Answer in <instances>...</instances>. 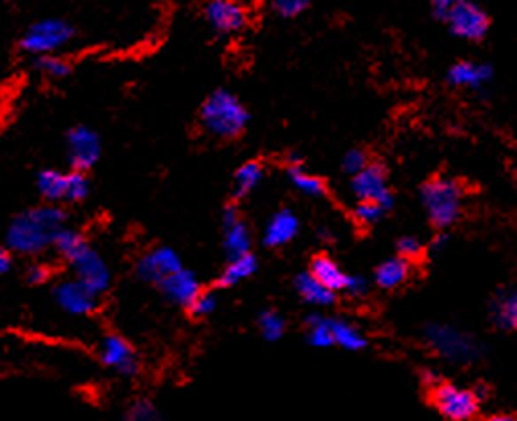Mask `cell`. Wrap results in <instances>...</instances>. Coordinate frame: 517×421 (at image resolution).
I'll return each mask as SVG.
<instances>
[{
    "label": "cell",
    "instance_id": "5b68a950",
    "mask_svg": "<svg viewBox=\"0 0 517 421\" xmlns=\"http://www.w3.org/2000/svg\"><path fill=\"white\" fill-rule=\"evenodd\" d=\"M73 25L62 21V19H42L25 31L21 45L25 51L34 56L54 54L56 50H60L62 45L73 40Z\"/></svg>",
    "mask_w": 517,
    "mask_h": 421
},
{
    "label": "cell",
    "instance_id": "8992f818",
    "mask_svg": "<svg viewBox=\"0 0 517 421\" xmlns=\"http://www.w3.org/2000/svg\"><path fill=\"white\" fill-rule=\"evenodd\" d=\"M451 34L460 40L481 42L489 34V15L473 0H458L444 19Z\"/></svg>",
    "mask_w": 517,
    "mask_h": 421
},
{
    "label": "cell",
    "instance_id": "ab89813d",
    "mask_svg": "<svg viewBox=\"0 0 517 421\" xmlns=\"http://www.w3.org/2000/svg\"><path fill=\"white\" fill-rule=\"evenodd\" d=\"M50 280V268L48 265H42V263H35L31 265L27 269V282L34 284V286H42Z\"/></svg>",
    "mask_w": 517,
    "mask_h": 421
},
{
    "label": "cell",
    "instance_id": "836d02e7",
    "mask_svg": "<svg viewBox=\"0 0 517 421\" xmlns=\"http://www.w3.org/2000/svg\"><path fill=\"white\" fill-rule=\"evenodd\" d=\"M313 0H271V6L277 15L282 17H296L310 6Z\"/></svg>",
    "mask_w": 517,
    "mask_h": 421
},
{
    "label": "cell",
    "instance_id": "1f68e13d",
    "mask_svg": "<svg viewBox=\"0 0 517 421\" xmlns=\"http://www.w3.org/2000/svg\"><path fill=\"white\" fill-rule=\"evenodd\" d=\"M89 179L85 171L68 173V187H66V202H82L89 196Z\"/></svg>",
    "mask_w": 517,
    "mask_h": 421
},
{
    "label": "cell",
    "instance_id": "e0dca14e",
    "mask_svg": "<svg viewBox=\"0 0 517 421\" xmlns=\"http://www.w3.org/2000/svg\"><path fill=\"white\" fill-rule=\"evenodd\" d=\"M448 81L450 84H454V87L481 90L493 81V66H490V64L478 62H458L450 68Z\"/></svg>",
    "mask_w": 517,
    "mask_h": 421
},
{
    "label": "cell",
    "instance_id": "83f0119b",
    "mask_svg": "<svg viewBox=\"0 0 517 421\" xmlns=\"http://www.w3.org/2000/svg\"><path fill=\"white\" fill-rule=\"evenodd\" d=\"M306 339L313 347L335 346L333 335H331V319H327V316H322V315H310Z\"/></svg>",
    "mask_w": 517,
    "mask_h": 421
},
{
    "label": "cell",
    "instance_id": "3957f363",
    "mask_svg": "<svg viewBox=\"0 0 517 421\" xmlns=\"http://www.w3.org/2000/svg\"><path fill=\"white\" fill-rule=\"evenodd\" d=\"M421 199L436 229H450L460 218L462 187L454 179L437 177L428 181L421 190Z\"/></svg>",
    "mask_w": 517,
    "mask_h": 421
},
{
    "label": "cell",
    "instance_id": "8d00e7d4",
    "mask_svg": "<svg viewBox=\"0 0 517 421\" xmlns=\"http://www.w3.org/2000/svg\"><path fill=\"white\" fill-rule=\"evenodd\" d=\"M397 249H398V255L406 259V261H413V259H419L423 255V245L415 237H403L397 243Z\"/></svg>",
    "mask_w": 517,
    "mask_h": 421
},
{
    "label": "cell",
    "instance_id": "7402d4cb",
    "mask_svg": "<svg viewBox=\"0 0 517 421\" xmlns=\"http://www.w3.org/2000/svg\"><path fill=\"white\" fill-rule=\"evenodd\" d=\"M411 274V263L403 257H392L386 259L384 263L378 265L376 269V284L384 290H394L400 284L406 282V277Z\"/></svg>",
    "mask_w": 517,
    "mask_h": 421
},
{
    "label": "cell",
    "instance_id": "bcb514c9",
    "mask_svg": "<svg viewBox=\"0 0 517 421\" xmlns=\"http://www.w3.org/2000/svg\"><path fill=\"white\" fill-rule=\"evenodd\" d=\"M0 3H6V0H0Z\"/></svg>",
    "mask_w": 517,
    "mask_h": 421
},
{
    "label": "cell",
    "instance_id": "ee69618b",
    "mask_svg": "<svg viewBox=\"0 0 517 421\" xmlns=\"http://www.w3.org/2000/svg\"><path fill=\"white\" fill-rule=\"evenodd\" d=\"M238 220V210L235 208V206H228V208L224 210V214H222V222H224V226H228V224H232V222H236Z\"/></svg>",
    "mask_w": 517,
    "mask_h": 421
},
{
    "label": "cell",
    "instance_id": "7c38bea8",
    "mask_svg": "<svg viewBox=\"0 0 517 421\" xmlns=\"http://www.w3.org/2000/svg\"><path fill=\"white\" fill-rule=\"evenodd\" d=\"M205 19L220 35L238 34L247 25V11L236 0H210L205 6Z\"/></svg>",
    "mask_w": 517,
    "mask_h": 421
},
{
    "label": "cell",
    "instance_id": "d4e9b609",
    "mask_svg": "<svg viewBox=\"0 0 517 421\" xmlns=\"http://www.w3.org/2000/svg\"><path fill=\"white\" fill-rule=\"evenodd\" d=\"M224 229H226L224 251H226V255H228V259H235L251 251V230L241 218H238L236 222L224 226Z\"/></svg>",
    "mask_w": 517,
    "mask_h": 421
},
{
    "label": "cell",
    "instance_id": "f1b7e54d",
    "mask_svg": "<svg viewBox=\"0 0 517 421\" xmlns=\"http://www.w3.org/2000/svg\"><path fill=\"white\" fill-rule=\"evenodd\" d=\"M85 245H89L87 238L82 237L81 232L66 229V226H64V229L58 232L56 238H54V247L60 251V255L66 259V261L73 255H76V253H79L82 247H85Z\"/></svg>",
    "mask_w": 517,
    "mask_h": 421
},
{
    "label": "cell",
    "instance_id": "d590c367",
    "mask_svg": "<svg viewBox=\"0 0 517 421\" xmlns=\"http://www.w3.org/2000/svg\"><path fill=\"white\" fill-rule=\"evenodd\" d=\"M216 296L210 292H199L196 300L189 304V310L196 316H210L216 310Z\"/></svg>",
    "mask_w": 517,
    "mask_h": 421
},
{
    "label": "cell",
    "instance_id": "f6af8a7d",
    "mask_svg": "<svg viewBox=\"0 0 517 421\" xmlns=\"http://www.w3.org/2000/svg\"><path fill=\"white\" fill-rule=\"evenodd\" d=\"M423 377H425V382H428V385H429V386H436V385H437V382H439V377H437V374H436V372H425V374H423Z\"/></svg>",
    "mask_w": 517,
    "mask_h": 421
},
{
    "label": "cell",
    "instance_id": "9c48e42d",
    "mask_svg": "<svg viewBox=\"0 0 517 421\" xmlns=\"http://www.w3.org/2000/svg\"><path fill=\"white\" fill-rule=\"evenodd\" d=\"M351 191L358 199L376 202L384 210H390L394 206V196L390 187H388L386 171L382 165L367 163L359 173H355L351 181Z\"/></svg>",
    "mask_w": 517,
    "mask_h": 421
},
{
    "label": "cell",
    "instance_id": "7bdbcfd3",
    "mask_svg": "<svg viewBox=\"0 0 517 421\" xmlns=\"http://www.w3.org/2000/svg\"><path fill=\"white\" fill-rule=\"evenodd\" d=\"M448 245H450V237L444 235V232H442V235H437L431 241V251L433 253H442L445 247H448Z\"/></svg>",
    "mask_w": 517,
    "mask_h": 421
},
{
    "label": "cell",
    "instance_id": "74e56055",
    "mask_svg": "<svg viewBox=\"0 0 517 421\" xmlns=\"http://www.w3.org/2000/svg\"><path fill=\"white\" fill-rule=\"evenodd\" d=\"M367 163H370V160H367V154L364 151H359V148H353V151H349L343 157V171L353 177V175L359 173Z\"/></svg>",
    "mask_w": 517,
    "mask_h": 421
},
{
    "label": "cell",
    "instance_id": "4dcf8cb0",
    "mask_svg": "<svg viewBox=\"0 0 517 421\" xmlns=\"http://www.w3.org/2000/svg\"><path fill=\"white\" fill-rule=\"evenodd\" d=\"M35 68L40 70L42 74L51 76V79H64V76L70 74V64L60 56H51V54H42L37 56Z\"/></svg>",
    "mask_w": 517,
    "mask_h": 421
},
{
    "label": "cell",
    "instance_id": "6da1fadb",
    "mask_svg": "<svg viewBox=\"0 0 517 421\" xmlns=\"http://www.w3.org/2000/svg\"><path fill=\"white\" fill-rule=\"evenodd\" d=\"M66 226V212L58 206L29 208L12 218L6 229V245L23 255H37L54 245V238Z\"/></svg>",
    "mask_w": 517,
    "mask_h": 421
},
{
    "label": "cell",
    "instance_id": "f546056e",
    "mask_svg": "<svg viewBox=\"0 0 517 421\" xmlns=\"http://www.w3.org/2000/svg\"><path fill=\"white\" fill-rule=\"evenodd\" d=\"M258 329L267 341H280L286 335V321L275 310H263L258 315Z\"/></svg>",
    "mask_w": 517,
    "mask_h": 421
},
{
    "label": "cell",
    "instance_id": "603a6c76",
    "mask_svg": "<svg viewBox=\"0 0 517 421\" xmlns=\"http://www.w3.org/2000/svg\"><path fill=\"white\" fill-rule=\"evenodd\" d=\"M66 187L68 175L56 171V168H45V171L37 175V191L48 202H66Z\"/></svg>",
    "mask_w": 517,
    "mask_h": 421
},
{
    "label": "cell",
    "instance_id": "ffe728a7",
    "mask_svg": "<svg viewBox=\"0 0 517 421\" xmlns=\"http://www.w3.org/2000/svg\"><path fill=\"white\" fill-rule=\"evenodd\" d=\"M310 274H313L322 286L333 290V292H339V290L345 288L347 274L333 261L331 257H325V255L316 257L313 265H310Z\"/></svg>",
    "mask_w": 517,
    "mask_h": 421
},
{
    "label": "cell",
    "instance_id": "5bb4252c",
    "mask_svg": "<svg viewBox=\"0 0 517 421\" xmlns=\"http://www.w3.org/2000/svg\"><path fill=\"white\" fill-rule=\"evenodd\" d=\"M160 292L165 294V298L173 304H179V307H187L196 300V296L202 292V284L196 277V274L189 269H177L173 271L171 276H166L165 280L158 282Z\"/></svg>",
    "mask_w": 517,
    "mask_h": 421
},
{
    "label": "cell",
    "instance_id": "e575fe53",
    "mask_svg": "<svg viewBox=\"0 0 517 421\" xmlns=\"http://www.w3.org/2000/svg\"><path fill=\"white\" fill-rule=\"evenodd\" d=\"M126 419H132V421L158 419V409L152 403H148V401H135V403L127 409Z\"/></svg>",
    "mask_w": 517,
    "mask_h": 421
},
{
    "label": "cell",
    "instance_id": "ac0fdd59",
    "mask_svg": "<svg viewBox=\"0 0 517 421\" xmlns=\"http://www.w3.org/2000/svg\"><path fill=\"white\" fill-rule=\"evenodd\" d=\"M490 316L503 331H513L517 327V294L513 288L501 290L490 304Z\"/></svg>",
    "mask_w": 517,
    "mask_h": 421
},
{
    "label": "cell",
    "instance_id": "8fae6325",
    "mask_svg": "<svg viewBox=\"0 0 517 421\" xmlns=\"http://www.w3.org/2000/svg\"><path fill=\"white\" fill-rule=\"evenodd\" d=\"M54 300L66 315L87 316L96 308L99 294L93 292L81 280H64L54 288Z\"/></svg>",
    "mask_w": 517,
    "mask_h": 421
},
{
    "label": "cell",
    "instance_id": "4316f807",
    "mask_svg": "<svg viewBox=\"0 0 517 421\" xmlns=\"http://www.w3.org/2000/svg\"><path fill=\"white\" fill-rule=\"evenodd\" d=\"M289 177H292V183L298 191H302L304 196L310 198H320L327 193V185L325 181L314 177V175L304 173V167H288Z\"/></svg>",
    "mask_w": 517,
    "mask_h": 421
},
{
    "label": "cell",
    "instance_id": "b9f144b4",
    "mask_svg": "<svg viewBox=\"0 0 517 421\" xmlns=\"http://www.w3.org/2000/svg\"><path fill=\"white\" fill-rule=\"evenodd\" d=\"M11 269H12V255H11V249L0 247V276L9 274Z\"/></svg>",
    "mask_w": 517,
    "mask_h": 421
},
{
    "label": "cell",
    "instance_id": "277c9868",
    "mask_svg": "<svg viewBox=\"0 0 517 421\" xmlns=\"http://www.w3.org/2000/svg\"><path fill=\"white\" fill-rule=\"evenodd\" d=\"M425 339L444 360L454 364H473L482 355V347L473 335H467L450 325H429Z\"/></svg>",
    "mask_w": 517,
    "mask_h": 421
},
{
    "label": "cell",
    "instance_id": "9a60e30c",
    "mask_svg": "<svg viewBox=\"0 0 517 421\" xmlns=\"http://www.w3.org/2000/svg\"><path fill=\"white\" fill-rule=\"evenodd\" d=\"M181 268H183V263H181L177 253L169 247H157L148 251L138 261V276L144 282L158 284L160 280H165L166 276H171L173 271H177Z\"/></svg>",
    "mask_w": 517,
    "mask_h": 421
},
{
    "label": "cell",
    "instance_id": "d6a6232c",
    "mask_svg": "<svg viewBox=\"0 0 517 421\" xmlns=\"http://www.w3.org/2000/svg\"><path fill=\"white\" fill-rule=\"evenodd\" d=\"M386 210L382 206L376 202H366V199H359V204L355 206V220L361 224L370 226V224H378L380 218Z\"/></svg>",
    "mask_w": 517,
    "mask_h": 421
},
{
    "label": "cell",
    "instance_id": "30bf717a",
    "mask_svg": "<svg viewBox=\"0 0 517 421\" xmlns=\"http://www.w3.org/2000/svg\"><path fill=\"white\" fill-rule=\"evenodd\" d=\"M68 160L74 171H89L101 159V138L95 129L87 126H76L68 132L66 138Z\"/></svg>",
    "mask_w": 517,
    "mask_h": 421
},
{
    "label": "cell",
    "instance_id": "cb8c5ba5",
    "mask_svg": "<svg viewBox=\"0 0 517 421\" xmlns=\"http://www.w3.org/2000/svg\"><path fill=\"white\" fill-rule=\"evenodd\" d=\"M331 335L335 346L343 347L347 352H359V349L367 347L366 335L361 333L358 327L343 319H331Z\"/></svg>",
    "mask_w": 517,
    "mask_h": 421
},
{
    "label": "cell",
    "instance_id": "484cf974",
    "mask_svg": "<svg viewBox=\"0 0 517 421\" xmlns=\"http://www.w3.org/2000/svg\"><path fill=\"white\" fill-rule=\"evenodd\" d=\"M263 181V167L251 160V163H244L243 167H238V171L235 173V198H247L249 193H253Z\"/></svg>",
    "mask_w": 517,
    "mask_h": 421
},
{
    "label": "cell",
    "instance_id": "44dd1931",
    "mask_svg": "<svg viewBox=\"0 0 517 421\" xmlns=\"http://www.w3.org/2000/svg\"><path fill=\"white\" fill-rule=\"evenodd\" d=\"M258 261L253 253H244V255H238L235 259H230V263L226 265V269L222 271V276L218 277V286L222 288H230L236 286L238 282L247 280L257 271Z\"/></svg>",
    "mask_w": 517,
    "mask_h": 421
},
{
    "label": "cell",
    "instance_id": "ba28073f",
    "mask_svg": "<svg viewBox=\"0 0 517 421\" xmlns=\"http://www.w3.org/2000/svg\"><path fill=\"white\" fill-rule=\"evenodd\" d=\"M68 263L73 265L76 280H81L99 296L112 286V271H109L107 261L90 245H85L76 255L70 257Z\"/></svg>",
    "mask_w": 517,
    "mask_h": 421
},
{
    "label": "cell",
    "instance_id": "60d3db41",
    "mask_svg": "<svg viewBox=\"0 0 517 421\" xmlns=\"http://www.w3.org/2000/svg\"><path fill=\"white\" fill-rule=\"evenodd\" d=\"M458 3V0H431V9H433V15H436L437 19H445V15H448L451 6H454Z\"/></svg>",
    "mask_w": 517,
    "mask_h": 421
},
{
    "label": "cell",
    "instance_id": "2e32d148",
    "mask_svg": "<svg viewBox=\"0 0 517 421\" xmlns=\"http://www.w3.org/2000/svg\"><path fill=\"white\" fill-rule=\"evenodd\" d=\"M300 230V220L292 210H280L269 218L263 232V243L267 247H283L294 241Z\"/></svg>",
    "mask_w": 517,
    "mask_h": 421
},
{
    "label": "cell",
    "instance_id": "f35d334b",
    "mask_svg": "<svg viewBox=\"0 0 517 421\" xmlns=\"http://www.w3.org/2000/svg\"><path fill=\"white\" fill-rule=\"evenodd\" d=\"M345 292L353 298H361L370 292V284L364 276H347V282H345Z\"/></svg>",
    "mask_w": 517,
    "mask_h": 421
},
{
    "label": "cell",
    "instance_id": "52a82bcc",
    "mask_svg": "<svg viewBox=\"0 0 517 421\" xmlns=\"http://www.w3.org/2000/svg\"><path fill=\"white\" fill-rule=\"evenodd\" d=\"M433 388H436L433 391V405L437 407V411L445 419L467 421L476 416L481 399L476 397L475 391L458 388L456 385H448V382H437Z\"/></svg>",
    "mask_w": 517,
    "mask_h": 421
},
{
    "label": "cell",
    "instance_id": "7a4b0ae2",
    "mask_svg": "<svg viewBox=\"0 0 517 421\" xmlns=\"http://www.w3.org/2000/svg\"><path fill=\"white\" fill-rule=\"evenodd\" d=\"M202 124L218 138H236L249 124V112L236 95L218 89L204 101Z\"/></svg>",
    "mask_w": 517,
    "mask_h": 421
},
{
    "label": "cell",
    "instance_id": "d6986e66",
    "mask_svg": "<svg viewBox=\"0 0 517 421\" xmlns=\"http://www.w3.org/2000/svg\"><path fill=\"white\" fill-rule=\"evenodd\" d=\"M296 292L300 294V298L306 304H313V307H331L335 302V292L328 290L327 286L316 280V277L310 274H300L296 277Z\"/></svg>",
    "mask_w": 517,
    "mask_h": 421
},
{
    "label": "cell",
    "instance_id": "4fadbf2b",
    "mask_svg": "<svg viewBox=\"0 0 517 421\" xmlns=\"http://www.w3.org/2000/svg\"><path fill=\"white\" fill-rule=\"evenodd\" d=\"M101 360L107 368H113L115 372L124 374V377H134L138 374V360L129 343L120 335H107L101 341Z\"/></svg>",
    "mask_w": 517,
    "mask_h": 421
}]
</instances>
